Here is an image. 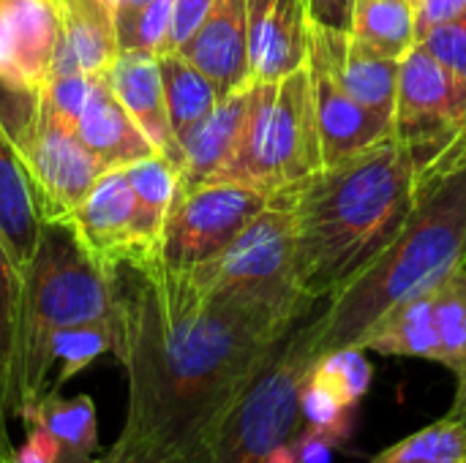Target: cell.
Masks as SVG:
<instances>
[{
  "instance_id": "cell-1",
  "label": "cell",
  "mask_w": 466,
  "mask_h": 463,
  "mask_svg": "<svg viewBox=\"0 0 466 463\" xmlns=\"http://www.w3.org/2000/svg\"><path fill=\"white\" fill-rule=\"evenodd\" d=\"M117 349L128 404L120 437L183 463H208L251 382L292 333L202 287L158 257L112 273Z\"/></svg>"
},
{
  "instance_id": "cell-2",
  "label": "cell",
  "mask_w": 466,
  "mask_h": 463,
  "mask_svg": "<svg viewBox=\"0 0 466 463\" xmlns=\"http://www.w3.org/2000/svg\"><path fill=\"white\" fill-rule=\"evenodd\" d=\"M418 194V166L396 136L322 166L284 191L303 292L325 303L363 273L399 237Z\"/></svg>"
},
{
  "instance_id": "cell-3",
  "label": "cell",
  "mask_w": 466,
  "mask_h": 463,
  "mask_svg": "<svg viewBox=\"0 0 466 463\" xmlns=\"http://www.w3.org/2000/svg\"><path fill=\"white\" fill-rule=\"evenodd\" d=\"M459 267H466V164L426 180L399 237L322 303L314 357L358 347L390 308L434 292Z\"/></svg>"
},
{
  "instance_id": "cell-4",
  "label": "cell",
  "mask_w": 466,
  "mask_h": 463,
  "mask_svg": "<svg viewBox=\"0 0 466 463\" xmlns=\"http://www.w3.org/2000/svg\"><path fill=\"white\" fill-rule=\"evenodd\" d=\"M98 319H115L112 276L68 221H44L35 254L22 267L8 415L19 418L49 388L55 333Z\"/></svg>"
},
{
  "instance_id": "cell-5",
  "label": "cell",
  "mask_w": 466,
  "mask_h": 463,
  "mask_svg": "<svg viewBox=\"0 0 466 463\" xmlns=\"http://www.w3.org/2000/svg\"><path fill=\"white\" fill-rule=\"evenodd\" d=\"M322 166L314 87L309 65H303L276 82H254L238 147L213 183H238L276 196Z\"/></svg>"
},
{
  "instance_id": "cell-6",
  "label": "cell",
  "mask_w": 466,
  "mask_h": 463,
  "mask_svg": "<svg viewBox=\"0 0 466 463\" xmlns=\"http://www.w3.org/2000/svg\"><path fill=\"white\" fill-rule=\"evenodd\" d=\"M205 289L229 297L281 327H295L322 303H314L298 276L289 202L279 194L213 262L191 270Z\"/></svg>"
},
{
  "instance_id": "cell-7",
  "label": "cell",
  "mask_w": 466,
  "mask_h": 463,
  "mask_svg": "<svg viewBox=\"0 0 466 463\" xmlns=\"http://www.w3.org/2000/svg\"><path fill=\"white\" fill-rule=\"evenodd\" d=\"M322 308V306H319ZM314 317L300 319L232 409L208 463H298L300 385L314 357Z\"/></svg>"
},
{
  "instance_id": "cell-8",
  "label": "cell",
  "mask_w": 466,
  "mask_h": 463,
  "mask_svg": "<svg viewBox=\"0 0 466 463\" xmlns=\"http://www.w3.org/2000/svg\"><path fill=\"white\" fill-rule=\"evenodd\" d=\"M0 120L25 161L41 221H66L104 175L101 161L44 106L41 93L0 82Z\"/></svg>"
},
{
  "instance_id": "cell-9",
  "label": "cell",
  "mask_w": 466,
  "mask_h": 463,
  "mask_svg": "<svg viewBox=\"0 0 466 463\" xmlns=\"http://www.w3.org/2000/svg\"><path fill=\"white\" fill-rule=\"evenodd\" d=\"M466 128V79L420 44L401 60L393 136L410 150L420 183Z\"/></svg>"
},
{
  "instance_id": "cell-10",
  "label": "cell",
  "mask_w": 466,
  "mask_h": 463,
  "mask_svg": "<svg viewBox=\"0 0 466 463\" xmlns=\"http://www.w3.org/2000/svg\"><path fill=\"white\" fill-rule=\"evenodd\" d=\"M268 202L270 196L238 183L177 188L156 257L175 270L202 267L218 259Z\"/></svg>"
},
{
  "instance_id": "cell-11",
  "label": "cell",
  "mask_w": 466,
  "mask_h": 463,
  "mask_svg": "<svg viewBox=\"0 0 466 463\" xmlns=\"http://www.w3.org/2000/svg\"><path fill=\"white\" fill-rule=\"evenodd\" d=\"M66 221L82 248L106 273H112L120 262L153 257L139 237L137 196L123 169H106Z\"/></svg>"
},
{
  "instance_id": "cell-12",
  "label": "cell",
  "mask_w": 466,
  "mask_h": 463,
  "mask_svg": "<svg viewBox=\"0 0 466 463\" xmlns=\"http://www.w3.org/2000/svg\"><path fill=\"white\" fill-rule=\"evenodd\" d=\"M60 27L57 0H0V82L41 93L52 76Z\"/></svg>"
},
{
  "instance_id": "cell-13",
  "label": "cell",
  "mask_w": 466,
  "mask_h": 463,
  "mask_svg": "<svg viewBox=\"0 0 466 463\" xmlns=\"http://www.w3.org/2000/svg\"><path fill=\"white\" fill-rule=\"evenodd\" d=\"M309 57L322 63L336 76V82L363 106L393 120L401 60L374 52L352 33L322 27H311Z\"/></svg>"
},
{
  "instance_id": "cell-14",
  "label": "cell",
  "mask_w": 466,
  "mask_h": 463,
  "mask_svg": "<svg viewBox=\"0 0 466 463\" xmlns=\"http://www.w3.org/2000/svg\"><path fill=\"white\" fill-rule=\"evenodd\" d=\"M309 74L314 87V109H317V128L322 145L325 166L339 164L371 145L393 136V120L363 106L352 98L336 76L317 60L309 57Z\"/></svg>"
},
{
  "instance_id": "cell-15",
  "label": "cell",
  "mask_w": 466,
  "mask_h": 463,
  "mask_svg": "<svg viewBox=\"0 0 466 463\" xmlns=\"http://www.w3.org/2000/svg\"><path fill=\"white\" fill-rule=\"evenodd\" d=\"M251 82H276L309 63L311 22L303 0H246Z\"/></svg>"
},
{
  "instance_id": "cell-16",
  "label": "cell",
  "mask_w": 466,
  "mask_h": 463,
  "mask_svg": "<svg viewBox=\"0 0 466 463\" xmlns=\"http://www.w3.org/2000/svg\"><path fill=\"white\" fill-rule=\"evenodd\" d=\"M177 52L186 55L221 96L251 85L246 0H216L197 33Z\"/></svg>"
},
{
  "instance_id": "cell-17",
  "label": "cell",
  "mask_w": 466,
  "mask_h": 463,
  "mask_svg": "<svg viewBox=\"0 0 466 463\" xmlns=\"http://www.w3.org/2000/svg\"><path fill=\"white\" fill-rule=\"evenodd\" d=\"M106 79L112 93L126 106V112L139 126V131L150 139V145L180 169L183 153L169 123L158 57L139 55V52H120L112 68L106 71Z\"/></svg>"
},
{
  "instance_id": "cell-18",
  "label": "cell",
  "mask_w": 466,
  "mask_h": 463,
  "mask_svg": "<svg viewBox=\"0 0 466 463\" xmlns=\"http://www.w3.org/2000/svg\"><path fill=\"white\" fill-rule=\"evenodd\" d=\"M251 98H254V82L221 96L213 112L202 117L180 139V153H183L180 191L213 183L218 177V172L227 166V161L238 147V139L243 134L251 109Z\"/></svg>"
},
{
  "instance_id": "cell-19",
  "label": "cell",
  "mask_w": 466,
  "mask_h": 463,
  "mask_svg": "<svg viewBox=\"0 0 466 463\" xmlns=\"http://www.w3.org/2000/svg\"><path fill=\"white\" fill-rule=\"evenodd\" d=\"M25 426H41L46 431L52 463H98V418L90 396H63L57 388H46L22 415Z\"/></svg>"
},
{
  "instance_id": "cell-20",
  "label": "cell",
  "mask_w": 466,
  "mask_h": 463,
  "mask_svg": "<svg viewBox=\"0 0 466 463\" xmlns=\"http://www.w3.org/2000/svg\"><path fill=\"white\" fill-rule=\"evenodd\" d=\"M76 134L85 147L101 161L104 172L126 169L128 164L158 153L112 93L106 74L96 76L93 93L76 120Z\"/></svg>"
},
{
  "instance_id": "cell-21",
  "label": "cell",
  "mask_w": 466,
  "mask_h": 463,
  "mask_svg": "<svg viewBox=\"0 0 466 463\" xmlns=\"http://www.w3.org/2000/svg\"><path fill=\"white\" fill-rule=\"evenodd\" d=\"M41 224L30 175L0 120V235L19 273L35 254Z\"/></svg>"
},
{
  "instance_id": "cell-22",
  "label": "cell",
  "mask_w": 466,
  "mask_h": 463,
  "mask_svg": "<svg viewBox=\"0 0 466 463\" xmlns=\"http://www.w3.org/2000/svg\"><path fill=\"white\" fill-rule=\"evenodd\" d=\"M63 27L57 38L55 65L57 71H76L101 76L120 55L115 8L106 5H60Z\"/></svg>"
},
{
  "instance_id": "cell-23",
  "label": "cell",
  "mask_w": 466,
  "mask_h": 463,
  "mask_svg": "<svg viewBox=\"0 0 466 463\" xmlns=\"http://www.w3.org/2000/svg\"><path fill=\"white\" fill-rule=\"evenodd\" d=\"M366 352L388 357H418V360H442L437 322H434V292L412 297L390 308L358 344Z\"/></svg>"
},
{
  "instance_id": "cell-24",
  "label": "cell",
  "mask_w": 466,
  "mask_h": 463,
  "mask_svg": "<svg viewBox=\"0 0 466 463\" xmlns=\"http://www.w3.org/2000/svg\"><path fill=\"white\" fill-rule=\"evenodd\" d=\"M126 177L131 183V191L137 196V224L139 237L145 248L156 257L161 232L167 224V216L172 210V202L180 188V169L161 153L147 156L137 164H128Z\"/></svg>"
},
{
  "instance_id": "cell-25",
  "label": "cell",
  "mask_w": 466,
  "mask_h": 463,
  "mask_svg": "<svg viewBox=\"0 0 466 463\" xmlns=\"http://www.w3.org/2000/svg\"><path fill=\"white\" fill-rule=\"evenodd\" d=\"M161 82H164V98L172 131L177 142L213 112L221 93L218 87L180 52H164L158 55Z\"/></svg>"
},
{
  "instance_id": "cell-26",
  "label": "cell",
  "mask_w": 466,
  "mask_h": 463,
  "mask_svg": "<svg viewBox=\"0 0 466 463\" xmlns=\"http://www.w3.org/2000/svg\"><path fill=\"white\" fill-rule=\"evenodd\" d=\"M352 35L385 57L404 60L418 46V3L358 0Z\"/></svg>"
},
{
  "instance_id": "cell-27",
  "label": "cell",
  "mask_w": 466,
  "mask_h": 463,
  "mask_svg": "<svg viewBox=\"0 0 466 463\" xmlns=\"http://www.w3.org/2000/svg\"><path fill=\"white\" fill-rule=\"evenodd\" d=\"M115 349H117V314L115 319L63 327L52 338V363H57L60 371L49 388L63 390V385H68L76 374L90 368L98 357L115 355Z\"/></svg>"
},
{
  "instance_id": "cell-28",
  "label": "cell",
  "mask_w": 466,
  "mask_h": 463,
  "mask_svg": "<svg viewBox=\"0 0 466 463\" xmlns=\"http://www.w3.org/2000/svg\"><path fill=\"white\" fill-rule=\"evenodd\" d=\"M466 426L456 415H445L426 428L390 445L371 463H464Z\"/></svg>"
},
{
  "instance_id": "cell-29",
  "label": "cell",
  "mask_w": 466,
  "mask_h": 463,
  "mask_svg": "<svg viewBox=\"0 0 466 463\" xmlns=\"http://www.w3.org/2000/svg\"><path fill=\"white\" fill-rule=\"evenodd\" d=\"M434 322L442 349L440 366L461 379L466 374V267L451 273L434 289Z\"/></svg>"
},
{
  "instance_id": "cell-30",
  "label": "cell",
  "mask_w": 466,
  "mask_h": 463,
  "mask_svg": "<svg viewBox=\"0 0 466 463\" xmlns=\"http://www.w3.org/2000/svg\"><path fill=\"white\" fill-rule=\"evenodd\" d=\"M309 379L319 382L322 388H328L339 401H344L347 407H358L363 401V396L371 388L374 379V368L366 357V349L360 347H344V349H333L319 355L309 371Z\"/></svg>"
},
{
  "instance_id": "cell-31",
  "label": "cell",
  "mask_w": 466,
  "mask_h": 463,
  "mask_svg": "<svg viewBox=\"0 0 466 463\" xmlns=\"http://www.w3.org/2000/svg\"><path fill=\"white\" fill-rule=\"evenodd\" d=\"M22 273L11 259L0 235V407L8 415L11 374H14V338H16V308H19Z\"/></svg>"
},
{
  "instance_id": "cell-32",
  "label": "cell",
  "mask_w": 466,
  "mask_h": 463,
  "mask_svg": "<svg viewBox=\"0 0 466 463\" xmlns=\"http://www.w3.org/2000/svg\"><path fill=\"white\" fill-rule=\"evenodd\" d=\"M298 404H300V423L306 431H314V434L330 439L336 448L352 434V407L339 401L319 382L303 377Z\"/></svg>"
},
{
  "instance_id": "cell-33",
  "label": "cell",
  "mask_w": 466,
  "mask_h": 463,
  "mask_svg": "<svg viewBox=\"0 0 466 463\" xmlns=\"http://www.w3.org/2000/svg\"><path fill=\"white\" fill-rule=\"evenodd\" d=\"M172 14H175V0H153L145 8H139L131 19L115 25L120 52H139L153 57L169 52Z\"/></svg>"
},
{
  "instance_id": "cell-34",
  "label": "cell",
  "mask_w": 466,
  "mask_h": 463,
  "mask_svg": "<svg viewBox=\"0 0 466 463\" xmlns=\"http://www.w3.org/2000/svg\"><path fill=\"white\" fill-rule=\"evenodd\" d=\"M93 85H96V76H90V74L57 71L46 79V85L41 90V101L57 120L76 128V120L93 93Z\"/></svg>"
},
{
  "instance_id": "cell-35",
  "label": "cell",
  "mask_w": 466,
  "mask_h": 463,
  "mask_svg": "<svg viewBox=\"0 0 466 463\" xmlns=\"http://www.w3.org/2000/svg\"><path fill=\"white\" fill-rule=\"evenodd\" d=\"M418 44L466 79V8L420 33Z\"/></svg>"
},
{
  "instance_id": "cell-36",
  "label": "cell",
  "mask_w": 466,
  "mask_h": 463,
  "mask_svg": "<svg viewBox=\"0 0 466 463\" xmlns=\"http://www.w3.org/2000/svg\"><path fill=\"white\" fill-rule=\"evenodd\" d=\"M355 3L358 0H303V8L309 14L311 27L336 30V33H352Z\"/></svg>"
},
{
  "instance_id": "cell-37",
  "label": "cell",
  "mask_w": 466,
  "mask_h": 463,
  "mask_svg": "<svg viewBox=\"0 0 466 463\" xmlns=\"http://www.w3.org/2000/svg\"><path fill=\"white\" fill-rule=\"evenodd\" d=\"M216 0H175V14H172V33H169V52L183 49V44L197 33L208 11L213 8Z\"/></svg>"
},
{
  "instance_id": "cell-38",
  "label": "cell",
  "mask_w": 466,
  "mask_h": 463,
  "mask_svg": "<svg viewBox=\"0 0 466 463\" xmlns=\"http://www.w3.org/2000/svg\"><path fill=\"white\" fill-rule=\"evenodd\" d=\"M98 463H183L177 461L175 456L147 445V442H134V439H126V437H117L115 445L101 453Z\"/></svg>"
},
{
  "instance_id": "cell-39",
  "label": "cell",
  "mask_w": 466,
  "mask_h": 463,
  "mask_svg": "<svg viewBox=\"0 0 466 463\" xmlns=\"http://www.w3.org/2000/svg\"><path fill=\"white\" fill-rule=\"evenodd\" d=\"M292 448H295L298 463H330L333 461V448L336 445L330 439L314 434V431L300 428L298 437H295V442H292Z\"/></svg>"
},
{
  "instance_id": "cell-40",
  "label": "cell",
  "mask_w": 466,
  "mask_h": 463,
  "mask_svg": "<svg viewBox=\"0 0 466 463\" xmlns=\"http://www.w3.org/2000/svg\"><path fill=\"white\" fill-rule=\"evenodd\" d=\"M466 8V0H420L418 5V38L420 33H426L429 27H434L437 22L459 14Z\"/></svg>"
},
{
  "instance_id": "cell-41",
  "label": "cell",
  "mask_w": 466,
  "mask_h": 463,
  "mask_svg": "<svg viewBox=\"0 0 466 463\" xmlns=\"http://www.w3.org/2000/svg\"><path fill=\"white\" fill-rule=\"evenodd\" d=\"M461 164H466V128L461 131V136L453 142V147H451V150L442 156V161H440V164H437V169L429 175V180H431L434 175H440V172H448V169H453V166H461ZM423 183H426V180H423ZM423 183H420V186H423Z\"/></svg>"
},
{
  "instance_id": "cell-42",
  "label": "cell",
  "mask_w": 466,
  "mask_h": 463,
  "mask_svg": "<svg viewBox=\"0 0 466 463\" xmlns=\"http://www.w3.org/2000/svg\"><path fill=\"white\" fill-rule=\"evenodd\" d=\"M147 3H153V0H117V5H115V25L131 19V16H134L139 8H145Z\"/></svg>"
},
{
  "instance_id": "cell-43",
  "label": "cell",
  "mask_w": 466,
  "mask_h": 463,
  "mask_svg": "<svg viewBox=\"0 0 466 463\" xmlns=\"http://www.w3.org/2000/svg\"><path fill=\"white\" fill-rule=\"evenodd\" d=\"M451 415H456V418L466 426V374L461 379H456V396H453Z\"/></svg>"
},
{
  "instance_id": "cell-44",
  "label": "cell",
  "mask_w": 466,
  "mask_h": 463,
  "mask_svg": "<svg viewBox=\"0 0 466 463\" xmlns=\"http://www.w3.org/2000/svg\"><path fill=\"white\" fill-rule=\"evenodd\" d=\"M5 409L0 407V463L5 461L11 453H14V445H11V437H8V428H5Z\"/></svg>"
},
{
  "instance_id": "cell-45",
  "label": "cell",
  "mask_w": 466,
  "mask_h": 463,
  "mask_svg": "<svg viewBox=\"0 0 466 463\" xmlns=\"http://www.w3.org/2000/svg\"><path fill=\"white\" fill-rule=\"evenodd\" d=\"M60 5H106V8H115L117 0H57Z\"/></svg>"
},
{
  "instance_id": "cell-46",
  "label": "cell",
  "mask_w": 466,
  "mask_h": 463,
  "mask_svg": "<svg viewBox=\"0 0 466 463\" xmlns=\"http://www.w3.org/2000/svg\"><path fill=\"white\" fill-rule=\"evenodd\" d=\"M415 3H418V5H420V0H415Z\"/></svg>"
},
{
  "instance_id": "cell-47",
  "label": "cell",
  "mask_w": 466,
  "mask_h": 463,
  "mask_svg": "<svg viewBox=\"0 0 466 463\" xmlns=\"http://www.w3.org/2000/svg\"><path fill=\"white\" fill-rule=\"evenodd\" d=\"M464 463H466V461H464Z\"/></svg>"
}]
</instances>
